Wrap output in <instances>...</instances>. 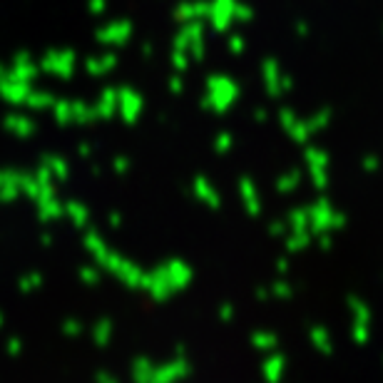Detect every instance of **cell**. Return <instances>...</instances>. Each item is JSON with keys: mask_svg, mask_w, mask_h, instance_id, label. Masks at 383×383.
<instances>
[]
</instances>
